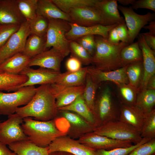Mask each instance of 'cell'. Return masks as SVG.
Instances as JSON below:
<instances>
[{
    "label": "cell",
    "instance_id": "ee69618b",
    "mask_svg": "<svg viewBox=\"0 0 155 155\" xmlns=\"http://www.w3.org/2000/svg\"><path fill=\"white\" fill-rule=\"evenodd\" d=\"M75 41L83 47L92 57L96 49L94 36L90 35L82 36Z\"/></svg>",
    "mask_w": 155,
    "mask_h": 155
},
{
    "label": "cell",
    "instance_id": "6f0895ef",
    "mask_svg": "<svg viewBox=\"0 0 155 155\" xmlns=\"http://www.w3.org/2000/svg\"><path fill=\"white\" fill-rule=\"evenodd\" d=\"M11 155H17L15 153H14V152H13Z\"/></svg>",
    "mask_w": 155,
    "mask_h": 155
},
{
    "label": "cell",
    "instance_id": "9a60e30c",
    "mask_svg": "<svg viewBox=\"0 0 155 155\" xmlns=\"http://www.w3.org/2000/svg\"><path fill=\"white\" fill-rule=\"evenodd\" d=\"M139 47L142 55L143 72L139 91L146 89L149 79L155 74V51L152 50L146 43L142 34L138 35Z\"/></svg>",
    "mask_w": 155,
    "mask_h": 155
},
{
    "label": "cell",
    "instance_id": "f6af8a7d",
    "mask_svg": "<svg viewBox=\"0 0 155 155\" xmlns=\"http://www.w3.org/2000/svg\"><path fill=\"white\" fill-rule=\"evenodd\" d=\"M131 8L137 10L139 8H144L155 11V0H139L135 1L131 5Z\"/></svg>",
    "mask_w": 155,
    "mask_h": 155
},
{
    "label": "cell",
    "instance_id": "5bb4252c",
    "mask_svg": "<svg viewBox=\"0 0 155 155\" xmlns=\"http://www.w3.org/2000/svg\"><path fill=\"white\" fill-rule=\"evenodd\" d=\"M78 140L82 144L96 150H108L117 148L129 147L133 145L129 141L118 140L94 134L92 132L82 136Z\"/></svg>",
    "mask_w": 155,
    "mask_h": 155
},
{
    "label": "cell",
    "instance_id": "680465c9",
    "mask_svg": "<svg viewBox=\"0 0 155 155\" xmlns=\"http://www.w3.org/2000/svg\"><path fill=\"white\" fill-rule=\"evenodd\" d=\"M1 0H0V1Z\"/></svg>",
    "mask_w": 155,
    "mask_h": 155
},
{
    "label": "cell",
    "instance_id": "6da1fadb",
    "mask_svg": "<svg viewBox=\"0 0 155 155\" xmlns=\"http://www.w3.org/2000/svg\"><path fill=\"white\" fill-rule=\"evenodd\" d=\"M58 111L55 92L51 84H46L36 88L35 94L30 101L18 107L15 113L23 119L32 117L36 120L47 121L55 119Z\"/></svg>",
    "mask_w": 155,
    "mask_h": 155
},
{
    "label": "cell",
    "instance_id": "4316f807",
    "mask_svg": "<svg viewBox=\"0 0 155 155\" xmlns=\"http://www.w3.org/2000/svg\"><path fill=\"white\" fill-rule=\"evenodd\" d=\"M85 87V85L66 88L58 91H55L53 89L55 93L56 104L58 109L69 105L82 95Z\"/></svg>",
    "mask_w": 155,
    "mask_h": 155
},
{
    "label": "cell",
    "instance_id": "4dcf8cb0",
    "mask_svg": "<svg viewBox=\"0 0 155 155\" xmlns=\"http://www.w3.org/2000/svg\"><path fill=\"white\" fill-rule=\"evenodd\" d=\"M28 80L26 75L3 73L0 74V91H15L20 86Z\"/></svg>",
    "mask_w": 155,
    "mask_h": 155
},
{
    "label": "cell",
    "instance_id": "c3c4849f",
    "mask_svg": "<svg viewBox=\"0 0 155 155\" xmlns=\"http://www.w3.org/2000/svg\"><path fill=\"white\" fill-rule=\"evenodd\" d=\"M145 42L148 46L155 51V35L149 32L142 33Z\"/></svg>",
    "mask_w": 155,
    "mask_h": 155
},
{
    "label": "cell",
    "instance_id": "d4e9b609",
    "mask_svg": "<svg viewBox=\"0 0 155 155\" xmlns=\"http://www.w3.org/2000/svg\"><path fill=\"white\" fill-rule=\"evenodd\" d=\"M30 58L20 53L6 59L0 65V70L4 73L18 75L27 67Z\"/></svg>",
    "mask_w": 155,
    "mask_h": 155
},
{
    "label": "cell",
    "instance_id": "9c48e42d",
    "mask_svg": "<svg viewBox=\"0 0 155 155\" xmlns=\"http://www.w3.org/2000/svg\"><path fill=\"white\" fill-rule=\"evenodd\" d=\"M118 9L122 13L127 28L129 43L133 42L142 28L151 21L155 20L154 13L148 12L142 15L135 13L131 7L118 5Z\"/></svg>",
    "mask_w": 155,
    "mask_h": 155
},
{
    "label": "cell",
    "instance_id": "bcb514c9",
    "mask_svg": "<svg viewBox=\"0 0 155 155\" xmlns=\"http://www.w3.org/2000/svg\"><path fill=\"white\" fill-rule=\"evenodd\" d=\"M82 63L78 59L71 56L65 63L67 71L70 72L77 71L82 67Z\"/></svg>",
    "mask_w": 155,
    "mask_h": 155
},
{
    "label": "cell",
    "instance_id": "d6a6232c",
    "mask_svg": "<svg viewBox=\"0 0 155 155\" xmlns=\"http://www.w3.org/2000/svg\"><path fill=\"white\" fill-rule=\"evenodd\" d=\"M142 61L128 65L126 70L128 84L138 93L142 78Z\"/></svg>",
    "mask_w": 155,
    "mask_h": 155
},
{
    "label": "cell",
    "instance_id": "f907efd6",
    "mask_svg": "<svg viewBox=\"0 0 155 155\" xmlns=\"http://www.w3.org/2000/svg\"><path fill=\"white\" fill-rule=\"evenodd\" d=\"M6 145L0 142V155H11L12 154L13 152Z\"/></svg>",
    "mask_w": 155,
    "mask_h": 155
},
{
    "label": "cell",
    "instance_id": "7c38bea8",
    "mask_svg": "<svg viewBox=\"0 0 155 155\" xmlns=\"http://www.w3.org/2000/svg\"><path fill=\"white\" fill-rule=\"evenodd\" d=\"M67 14L70 17L71 22L81 26H109L100 11L94 7H83L72 9Z\"/></svg>",
    "mask_w": 155,
    "mask_h": 155
},
{
    "label": "cell",
    "instance_id": "b9f144b4",
    "mask_svg": "<svg viewBox=\"0 0 155 155\" xmlns=\"http://www.w3.org/2000/svg\"><path fill=\"white\" fill-rule=\"evenodd\" d=\"M127 155H155V138L140 145Z\"/></svg>",
    "mask_w": 155,
    "mask_h": 155
},
{
    "label": "cell",
    "instance_id": "cb8c5ba5",
    "mask_svg": "<svg viewBox=\"0 0 155 155\" xmlns=\"http://www.w3.org/2000/svg\"><path fill=\"white\" fill-rule=\"evenodd\" d=\"M37 14L48 19H60L71 22L69 15L61 11L51 0H38Z\"/></svg>",
    "mask_w": 155,
    "mask_h": 155
},
{
    "label": "cell",
    "instance_id": "7bdbcfd3",
    "mask_svg": "<svg viewBox=\"0 0 155 155\" xmlns=\"http://www.w3.org/2000/svg\"><path fill=\"white\" fill-rule=\"evenodd\" d=\"M20 26L13 24L0 25V49L4 45L11 36L19 29Z\"/></svg>",
    "mask_w": 155,
    "mask_h": 155
},
{
    "label": "cell",
    "instance_id": "60d3db41",
    "mask_svg": "<svg viewBox=\"0 0 155 155\" xmlns=\"http://www.w3.org/2000/svg\"><path fill=\"white\" fill-rule=\"evenodd\" d=\"M152 139L143 138L139 143L132 145L130 147L125 148H119L113 150H103L96 151V155H127L137 147L149 141Z\"/></svg>",
    "mask_w": 155,
    "mask_h": 155
},
{
    "label": "cell",
    "instance_id": "e575fe53",
    "mask_svg": "<svg viewBox=\"0 0 155 155\" xmlns=\"http://www.w3.org/2000/svg\"><path fill=\"white\" fill-rule=\"evenodd\" d=\"M61 11L68 13L71 9L83 7H94L97 0H51Z\"/></svg>",
    "mask_w": 155,
    "mask_h": 155
},
{
    "label": "cell",
    "instance_id": "91938a15",
    "mask_svg": "<svg viewBox=\"0 0 155 155\" xmlns=\"http://www.w3.org/2000/svg\"><path fill=\"white\" fill-rule=\"evenodd\" d=\"M1 25H0V26Z\"/></svg>",
    "mask_w": 155,
    "mask_h": 155
},
{
    "label": "cell",
    "instance_id": "277c9868",
    "mask_svg": "<svg viewBox=\"0 0 155 155\" xmlns=\"http://www.w3.org/2000/svg\"><path fill=\"white\" fill-rule=\"evenodd\" d=\"M48 20L49 26L46 36L45 50L52 47L65 57L70 53L69 41L66 36V33L70 29L69 22L60 19Z\"/></svg>",
    "mask_w": 155,
    "mask_h": 155
},
{
    "label": "cell",
    "instance_id": "f546056e",
    "mask_svg": "<svg viewBox=\"0 0 155 155\" xmlns=\"http://www.w3.org/2000/svg\"><path fill=\"white\" fill-rule=\"evenodd\" d=\"M46 37L30 34L27 38L22 53L30 58L45 51Z\"/></svg>",
    "mask_w": 155,
    "mask_h": 155
},
{
    "label": "cell",
    "instance_id": "9f6ffc18",
    "mask_svg": "<svg viewBox=\"0 0 155 155\" xmlns=\"http://www.w3.org/2000/svg\"><path fill=\"white\" fill-rule=\"evenodd\" d=\"M4 73L2 71L0 70V74H1Z\"/></svg>",
    "mask_w": 155,
    "mask_h": 155
},
{
    "label": "cell",
    "instance_id": "ba28073f",
    "mask_svg": "<svg viewBox=\"0 0 155 155\" xmlns=\"http://www.w3.org/2000/svg\"><path fill=\"white\" fill-rule=\"evenodd\" d=\"M30 35L29 22L26 20L0 49V65L13 55L22 53L26 41Z\"/></svg>",
    "mask_w": 155,
    "mask_h": 155
},
{
    "label": "cell",
    "instance_id": "e0dca14e",
    "mask_svg": "<svg viewBox=\"0 0 155 155\" xmlns=\"http://www.w3.org/2000/svg\"><path fill=\"white\" fill-rule=\"evenodd\" d=\"M70 29L66 33V36L69 41H75L83 36L98 35L107 39L110 30L118 24L109 26L97 25L92 26H82L69 22Z\"/></svg>",
    "mask_w": 155,
    "mask_h": 155
},
{
    "label": "cell",
    "instance_id": "11a10c76",
    "mask_svg": "<svg viewBox=\"0 0 155 155\" xmlns=\"http://www.w3.org/2000/svg\"><path fill=\"white\" fill-rule=\"evenodd\" d=\"M49 155H73L69 153L63 151H55L49 153Z\"/></svg>",
    "mask_w": 155,
    "mask_h": 155
},
{
    "label": "cell",
    "instance_id": "ffe728a7",
    "mask_svg": "<svg viewBox=\"0 0 155 155\" xmlns=\"http://www.w3.org/2000/svg\"><path fill=\"white\" fill-rule=\"evenodd\" d=\"M26 21L19 9L17 0H1L0 25L20 26Z\"/></svg>",
    "mask_w": 155,
    "mask_h": 155
},
{
    "label": "cell",
    "instance_id": "8992f818",
    "mask_svg": "<svg viewBox=\"0 0 155 155\" xmlns=\"http://www.w3.org/2000/svg\"><path fill=\"white\" fill-rule=\"evenodd\" d=\"M93 133L120 141H129L134 144L142 139L140 132L119 121H112L95 128Z\"/></svg>",
    "mask_w": 155,
    "mask_h": 155
},
{
    "label": "cell",
    "instance_id": "30bf717a",
    "mask_svg": "<svg viewBox=\"0 0 155 155\" xmlns=\"http://www.w3.org/2000/svg\"><path fill=\"white\" fill-rule=\"evenodd\" d=\"M8 119L0 121V142L7 145L17 141L28 140L21 127L23 119L15 113Z\"/></svg>",
    "mask_w": 155,
    "mask_h": 155
},
{
    "label": "cell",
    "instance_id": "83f0119b",
    "mask_svg": "<svg viewBox=\"0 0 155 155\" xmlns=\"http://www.w3.org/2000/svg\"><path fill=\"white\" fill-rule=\"evenodd\" d=\"M58 111H67L79 115L91 124L94 128L98 127L95 117L83 98L82 95L78 97L72 103L59 108Z\"/></svg>",
    "mask_w": 155,
    "mask_h": 155
},
{
    "label": "cell",
    "instance_id": "816d5d0a",
    "mask_svg": "<svg viewBox=\"0 0 155 155\" xmlns=\"http://www.w3.org/2000/svg\"><path fill=\"white\" fill-rule=\"evenodd\" d=\"M148 25H146L143 28L148 30L149 33L155 35V20L150 22Z\"/></svg>",
    "mask_w": 155,
    "mask_h": 155
},
{
    "label": "cell",
    "instance_id": "7402d4cb",
    "mask_svg": "<svg viewBox=\"0 0 155 155\" xmlns=\"http://www.w3.org/2000/svg\"><path fill=\"white\" fill-rule=\"evenodd\" d=\"M117 0H97L94 7L100 12L108 25L125 23L120 14Z\"/></svg>",
    "mask_w": 155,
    "mask_h": 155
},
{
    "label": "cell",
    "instance_id": "f1b7e54d",
    "mask_svg": "<svg viewBox=\"0 0 155 155\" xmlns=\"http://www.w3.org/2000/svg\"><path fill=\"white\" fill-rule=\"evenodd\" d=\"M120 57L124 66L142 61V55L138 42H133L123 48L120 53Z\"/></svg>",
    "mask_w": 155,
    "mask_h": 155
},
{
    "label": "cell",
    "instance_id": "8fae6325",
    "mask_svg": "<svg viewBox=\"0 0 155 155\" xmlns=\"http://www.w3.org/2000/svg\"><path fill=\"white\" fill-rule=\"evenodd\" d=\"M67 72V71L61 73L60 71L42 67L34 69L30 67H27L20 74L26 76L28 78V80L19 86L16 91L18 88L25 86L55 83L62 79Z\"/></svg>",
    "mask_w": 155,
    "mask_h": 155
},
{
    "label": "cell",
    "instance_id": "484cf974",
    "mask_svg": "<svg viewBox=\"0 0 155 155\" xmlns=\"http://www.w3.org/2000/svg\"><path fill=\"white\" fill-rule=\"evenodd\" d=\"M9 148L17 155H49L48 147L38 146L28 140L14 142L9 145Z\"/></svg>",
    "mask_w": 155,
    "mask_h": 155
},
{
    "label": "cell",
    "instance_id": "1f68e13d",
    "mask_svg": "<svg viewBox=\"0 0 155 155\" xmlns=\"http://www.w3.org/2000/svg\"><path fill=\"white\" fill-rule=\"evenodd\" d=\"M137 94L135 106L144 113L154 109L155 105V90L140 91Z\"/></svg>",
    "mask_w": 155,
    "mask_h": 155
},
{
    "label": "cell",
    "instance_id": "f5cc1de1",
    "mask_svg": "<svg viewBox=\"0 0 155 155\" xmlns=\"http://www.w3.org/2000/svg\"><path fill=\"white\" fill-rule=\"evenodd\" d=\"M146 89L155 90V75L152 76L149 80Z\"/></svg>",
    "mask_w": 155,
    "mask_h": 155
},
{
    "label": "cell",
    "instance_id": "3957f363",
    "mask_svg": "<svg viewBox=\"0 0 155 155\" xmlns=\"http://www.w3.org/2000/svg\"><path fill=\"white\" fill-rule=\"evenodd\" d=\"M21 127L28 140L40 147H48L57 137L67 135L66 131L59 128L55 119L41 121L26 117L23 118Z\"/></svg>",
    "mask_w": 155,
    "mask_h": 155
},
{
    "label": "cell",
    "instance_id": "74e56055",
    "mask_svg": "<svg viewBox=\"0 0 155 155\" xmlns=\"http://www.w3.org/2000/svg\"><path fill=\"white\" fill-rule=\"evenodd\" d=\"M142 137L155 138V109L145 113V117L140 132Z\"/></svg>",
    "mask_w": 155,
    "mask_h": 155
},
{
    "label": "cell",
    "instance_id": "d6986e66",
    "mask_svg": "<svg viewBox=\"0 0 155 155\" xmlns=\"http://www.w3.org/2000/svg\"><path fill=\"white\" fill-rule=\"evenodd\" d=\"M63 117L68 122L69 127L66 131L69 137H79L92 132L95 128L82 117L71 111L60 110Z\"/></svg>",
    "mask_w": 155,
    "mask_h": 155
},
{
    "label": "cell",
    "instance_id": "7dc6e473",
    "mask_svg": "<svg viewBox=\"0 0 155 155\" xmlns=\"http://www.w3.org/2000/svg\"><path fill=\"white\" fill-rule=\"evenodd\" d=\"M116 28L120 40L129 43L128 30L125 23L118 24L116 27Z\"/></svg>",
    "mask_w": 155,
    "mask_h": 155
},
{
    "label": "cell",
    "instance_id": "603a6c76",
    "mask_svg": "<svg viewBox=\"0 0 155 155\" xmlns=\"http://www.w3.org/2000/svg\"><path fill=\"white\" fill-rule=\"evenodd\" d=\"M87 67H82L79 70L73 72L67 71L66 74L57 83L51 84L55 91L71 87L85 85Z\"/></svg>",
    "mask_w": 155,
    "mask_h": 155
},
{
    "label": "cell",
    "instance_id": "8d00e7d4",
    "mask_svg": "<svg viewBox=\"0 0 155 155\" xmlns=\"http://www.w3.org/2000/svg\"><path fill=\"white\" fill-rule=\"evenodd\" d=\"M29 22L30 34L46 37L49 26L47 18L37 14L36 17Z\"/></svg>",
    "mask_w": 155,
    "mask_h": 155
},
{
    "label": "cell",
    "instance_id": "ab89813d",
    "mask_svg": "<svg viewBox=\"0 0 155 155\" xmlns=\"http://www.w3.org/2000/svg\"><path fill=\"white\" fill-rule=\"evenodd\" d=\"M121 96V104L135 106L138 92L128 84H123L117 86Z\"/></svg>",
    "mask_w": 155,
    "mask_h": 155
},
{
    "label": "cell",
    "instance_id": "681fc988",
    "mask_svg": "<svg viewBox=\"0 0 155 155\" xmlns=\"http://www.w3.org/2000/svg\"><path fill=\"white\" fill-rule=\"evenodd\" d=\"M116 27H114L110 30L107 39L109 42L114 44H118L120 42V41Z\"/></svg>",
    "mask_w": 155,
    "mask_h": 155
},
{
    "label": "cell",
    "instance_id": "d590c367",
    "mask_svg": "<svg viewBox=\"0 0 155 155\" xmlns=\"http://www.w3.org/2000/svg\"><path fill=\"white\" fill-rule=\"evenodd\" d=\"M38 0H17L19 9L26 20L30 22L37 15Z\"/></svg>",
    "mask_w": 155,
    "mask_h": 155
},
{
    "label": "cell",
    "instance_id": "db71d44e",
    "mask_svg": "<svg viewBox=\"0 0 155 155\" xmlns=\"http://www.w3.org/2000/svg\"><path fill=\"white\" fill-rule=\"evenodd\" d=\"M135 0H117V1L123 6L130 4L132 5L135 1Z\"/></svg>",
    "mask_w": 155,
    "mask_h": 155
},
{
    "label": "cell",
    "instance_id": "836d02e7",
    "mask_svg": "<svg viewBox=\"0 0 155 155\" xmlns=\"http://www.w3.org/2000/svg\"><path fill=\"white\" fill-rule=\"evenodd\" d=\"M98 86L93 81L89 75L87 73L82 96L85 103L93 114L96 93Z\"/></svg>",
    "mask_w": 155,
    "mask_h": 155
},
{
    "label": "cell",
    "instance_id": "4fadbf2b",
    "mask_svg": "<svg viewBox=\"0 0 155 155\" xmlns=\"http://www.w3.org/2000/svg\"><path fill=\"white\" fill-rule=\"evenodd\" d=\"M48 148L49 153L55 151H63L73 155H96V150L67 135L57 137Z\"/></svg>",
    "mask_w": 155,
    "mask_h": 155
},
{
    "label": "cell",
    "instance_id": "2e32d148",
    "mask_svg": "<svg viewBox=\"0 0 155 155\" xmlns=\"http://www.w3.org/2000/svg\"><path fill=\"white\" fill-rule=\"evenodd\" d=\"M128 65L111 71H103L98 69L93 66H88L87 73L90 76L93 81L99 85L102 82L111 81L117 86L123 84H129L126 73Z\"/></svg>",
    "mask_w": 155,
    "mask_h": 155
},
{
    "label": "cell",
    "instance_id": "52a82bcc",
    "mask_svg": "<svg viewBox=\"0 0 155 155\" xmlns=\"http://www.w3.org/2000/svg\"><path fill=\"white\" fill-rule=\"evenodd\" d=\"M36 90L34 86H30L21 87L11 93L0 91V115L8 116L16 113L19 106L30 101Z\"/></svg>",
    "mask_w": 155,
    "mask_h": 155
},
{
    "label": "cell",
    "instance_id": "f35d334b",
    "mask_svg": "<svg viewBox=\"0 0 155 155\" xmlns=\"http://www.w3.org/2000/svg\"><path fill=\"white\" fill-rule=\"evenodd\" d=\"M69 49L71 56L78 59L82 64L88 65L91 63L92 56L75 41H69Z\"/></svg>",
    "mask_w": 155,
    "mask_h": 155
},
{
    "label": "cell",
    "instance_id": "7a4b0ae2",
    "mask_svg": "<svg viewBox=\"0 0 155 155\" xmlns=\"http://www.w3.org/2000/svg\"><path fill=\"white\" fill-rule=\"evenodd\" d=\"M96 49L92 57L91 64L96 69L103 71H111L123 67L120 53L129 43L122 42L114 44L101 36H94Z\"/></svg>",
    "mask_w": 155,
    "mask_h": 155
},
{
    "label": "cell",
    "instance_id": "44dd1931",
    "mask_svg": "<svg viewBox=\"0 0 155 155\" xmlns=\"http://www.w3.org/2000/svg\"><path fill=\"white\" fill-rule=\"evenodd\" d=\"M145 113L136 106L121 104L119 120L130 126L140 133Z\"/></svg>",
    "mask_w": 155,
    "mask_h": 155
},
{
    "label": "cell",
    "instance_id": "5b68a950",
    "mask_svg": "<svg viewBox=\"0 0 155 155\" xmlns=\"http://www.w3.org/2000/svg\"><path fill=\"white\" fill-rule=\"evenodd\" d=\"M112 96L110 88L106 86L95 98L93 115L98 127L109 122L119 120V109Z\"/></svg>",
    "mask_w": 155,
    "mask_h": 155
},
{
    "label": "cell",
    "instance_id": "ac0fdd59",
    "mask_svg": "<svg viewBox=\"0 0 155 155\" xmlns=\"http://www.w3.org/2000/svg\"><path fill=\"white\" fill-rule=\"evenodd\" d=\"M64 58L59 52L52 48L31 58L27 67L37 66L60 71L61 63Z\"/></svg>",
    "mask_w": 155,
    "mask_h": 155
}]
</instances>
